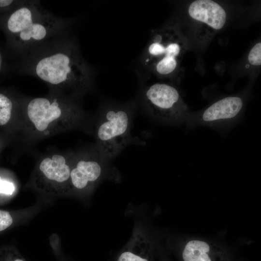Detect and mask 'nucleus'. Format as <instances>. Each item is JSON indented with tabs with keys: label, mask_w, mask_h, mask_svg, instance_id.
Returning a JSON list of instances; mask_svg holds the SVG:
<instances>
[{
	"label": "nucleus",
	"mask_w": 261,
	"mask_h": 261,
	"mask_svg": "<svg viewBox=\"0 0 261 261\" xmlns=\"http://www.w3.org/2000/svg\"><path fill=\"white\" fill-rule=\"evenodd\" d=\"M74 150L50 152L39 157L25 188L54 199L69 196Z\"/></svg>",
	"instance_id": "4"
},
{
	"label": "nucleus",
	"mask_w": 261,
	"mask_h": 261,
	"mask_svg": "<svg viewBox=\"0 0 261 261\" xmlns=\"http://www.w3.org/2000/svg\"><path fill=\"white\" fill-rule=\"evenodd\" d=\"M188 13L193 21L214 31L222 29L226 22L225 10L211 0L193 1L188 7Z\"/></svg>",
	"instance_id": "10"
},
{
	"label": "nucleus",
	"mask_w": 261,
	"mask_h": 261,
	"mask_svg": "<svg viewBox=\"0 0 261 261\" xmlns=\"http://www.w3.org/2000/svg\"><path fill=\"white\" fill-rule=\"evenodd\" d=\"M0 261H27L19 253L14 249L7 250L3 257H0Z\"/></svg>",
	"instance_id": "15"
},
{
	"label": "nucleus",
	"mask_w": 261,
	"mask_h": 261,
	"mask_svg": "<svg viewBox=\"0 0 261 261\" xmlns=\"http://www.w3.org/2000/svg\"><path fill=\"white\" fill-rule=\"evenodd\" d=\"M15 190L13 183L0 178V193L12 195Z\"/></svg>",
	"instance_id": "17"
},
{
	"label": "nucleus",
	"mask_w": 261,
	"mask_h": 261,
	"mask_svg": "<svg viewBox=\"0 0 261 261\" xmlns=\"http://www.w3.org/2000/svg\"><path fill=\"white\" fill-rule=\"evenodd\" d=\"M117 261H148V260L130 250L121 253Z\"/></svg>",
	"instance_id": "16"
},
{
	"label": "nucleus",
	"mask_w": 261,
	"mask_h": 261,
	"mask_svg": "<svg viewBox=\"0 0 261 261\" xmlns=\"http://www.w3.org/2000/svg\"><path fill=\"white\" fill-rule=\"evenodd\" d=\"M186 39L176 29L167 27L153 32L144 52V65L160 77H170L177 72L187 49Z\"/></svg>",
	"instance_id": "5"
},
{
	"label": "nucleus",
	"mask_w": 261,
	"mask_h": 261,
	"mask_svg": "<svg viewBox=\"0 0 261 261\" xmlns=\"http://www.w3.org/2000/svg\"><path fill=\"white\" fill-rule=\"evenodd\" d=\"M13 216L8 211L0 210V232L10 227L14 222Z\"/></svg>",
	"instance_id": "14"
},
{
	"label": "nucleus",
	"mask_w": 261,
	"mask_h": 261,
	"mask_svg": "<svg viewBox=\"0 0 261 261\" xmlns=\"http://www.w3.org/2000/svg\"><path fill=\"white\" fill-rule=\"evenodd\" d=\"M107 161L95 145L74 150L69 196L88 197L105 176L109 169Z\"/></svg>",
	"instance_id": "7"
},
{
	"label": "nucleus",
	"mask_w": 261,
	"mask_h": 261,
	"mask_svg": "<svg viewBox=\"0 0 261 261\" xmlns=\"http://www.w3.org/2000/svg\"><path fill=\"white\" fill-rule=\"evenodd\" d=\"M21 117V108L18 95L14 99L0 93V126H5L13 122L18 129L20 135Z\"/></svg>",
	"instance_id": "12"
},
{
	"label": "nucleus",
	"mask_w": 261,
	"mask_h": 261,
	"mask_svg": "<svg viewBox=\"0 0 261 261\" xmlns=\"http://www.w3.org/2000/svg\"><path fill=\"white\" fill-rule=\"evenodd\" d=\"M143 98L150 115L166 124L176 125L185 122L189 113L178 90L169 84L156 83L147 87Z\"/></svg>",
	"instance_id": "8"
},
{
	"label": "nucleus",
	"mask_w": 261,
	"mask_h": 261,
	"mask_svg": "<svg viewBox=\"0 0 261 261\" xmlns=\"http://www.w3.org/2000/svg\"><path fill=\"white\" fill-rule=\"evenodd\" d=\"M72 23L70 19L52 14L40 0H23L12 10L5 26L12 45L21 58L44 41L68 30Z\"/></svg>",
	"instance_id": "3"
},
{
	"label": "nucleus",
	"mask_w": 261,
	"mask_h": 261,
	"mask_svg": "<svg viewBox=\"0 0 261 261\" xmlns=\"http://www.w3.org/2000/svg\"><path fill=\"white\" fill-rule=\"evenodd\" d=\"M132 114L125 107L112 106L102 111L95 129L96 147L107 161L131 143Z\"/></svg>",
	"instance_id": "6"
},
{
	"label": "nucleus",
	"mask_w": 261,
	"mask_h": 261,
	"mask_svg": "<svg viewBox=\"0 0 261 261\" xmlns=\"http://www.w3.org/2000/svg\"><path fill=\"white\" fill-rule=\"evenodd\" d=\"M17 95L22 115L20 136L25 144L87 126L88 116L79 101L50 91L43 97Z\"/></svg>",
	"instance_id": "2"
},
{
	"label": "nucleus",
	"mask_w": 261,
	"mask_h": 261,
	"mask_svg": "<svg viewBox=\"0 0 261 261\" xmlns=\"http://www.w3.org/2000/svg\"><path fill=\"white\" fill-rule=\"evenodd\" d=\"M18 68L21 74L43 81L49 91L79 101L93 82L91 68L68 30L32 49L20 58Z\"/></svg>",
	"instance_id": "1"
},
{
	"label": "nucleus",
	"mask_w": 261,
	"mask_h": 261,
	"mask_svg": "<svg viewBox=\"0 0 261 261\" xmlns=\"http://www.w3.org/2000/svg\"><path fill=\"white\" fill-rule=\"evenodd\" d=\"M248 61L253 66L261 64V43L259 42L251 49L248 55Z\"/></svg>",
	"instance_id": "13"
},
{
	"label": "nucleus",
	"mask_w": 261,
	"mask_h": 261,
	"mask_svg": "<svg viewBox=\"0 0 261 261\" xmlns=\"http://www.w3.org/2000/svg\"><path fill=\"white\" fill-rule=\"evenodd\" d=\"M2 55L0 52V71L2 67Z\"/></svg>",
	"instance_id": "18"
},
{
	"label": "nucleus",
	"mask_w": 261,
	"mask_h": 261,
	"mask_svg": "<svg viewBox=\"0 0 261 261\" xmlns=\"http://www.w3.org/2000/svg\"><path fill=\"white\" fill-rule=\"evenodd\" d=\"M244 103L241 97H226L200 112H189L185 122L187 126L192 129L199 126L224 128L232 125L239 118Z\"/></svg>",
	"instance_id": "9"
},
{
	"label": "nucleus",
	"mask_w": 261,
	"mask_h": 261,
	"mask_svg": "<svg viewBox=\"0 0 261 261\" xmlns=\"http://www.w3.org/2000/svg\"><path fill=\"white\" fill-rule=\"evenodd\" d=\"M182 258L184 261H227L225 252L218 245L198 239L186 244Z\"/></svg>",
	"instance_id": "11"
},
{
	"label": "nucleus",
	"mask_w": 261,
	"mask_h": 261,
	"mask_svg": "<svg viewBox=\"0 0 261 261\" xmlns=\"http://www.w3.org/2000/svg\"><path fill=\"white\" fill-rule=\"evenodd\" d=\"M59 258H58V261H62L61 259V257H60V255H59Z\"/></svg>",
	"instance_id": "19"
}]
</instances>
